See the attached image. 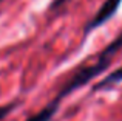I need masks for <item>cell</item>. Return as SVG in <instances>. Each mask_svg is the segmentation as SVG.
Returning a JSON list of instances; mask_svg holds the SVG:
<instances>
[{"label":"cell","mask_w":122,"mask_h":121,"mask_svg":"<svg viewBox=\"0 0 122 121\" xmlns=\"http://www.w3.org/2000/svg\"><path fill=\"white\" fill-rule=\"evenodd\" d=\"M119 50H122V33L110 44V45H107L101 53H99L97 59H96V62L93 64V65H86L85 68H82L81 72L76 73L74 78H73L71 81H70L68 84L62 88V92L56 96V101H57V103H60L66 95L76 92L77 88H81L85 84H88L93 78H96L97 75H101V73L104 72L108 65H110L111 59L116 56V53L119 51Z\"/></svg>","instance_id":"cell-1"},{"label":"cell","mask_w":122,"mask_h":121,"mask_svg":"<svg viewBox=\"0 0 122 121\" xmlns=\"http://www.w3.org/2000/svg\"><path fill=\"white\" fill-rule=\"evenodd\" d=\"M121 3H122V0H105V3L99 8V11L96 12V16L85 25L83 33L88 34L90 31L102 27L107 20H110V19L116 14V11H117V8H119Z\"/></svg>","instance_id":"cell-2"},{"label":"cell","mask_w":122,"mask_h":121,"mask_svg":"<svg viewBox=\"0 0 122 121\" xmlns=\"http://www.w3.org/2000/svg\"><path fill=\"white\" fill-rule=\"evenodd\" d=\"M119 82H122V67H121V68H117V70H114V72H111L110 75H107L101 82H97V85L93 87V90H94V92L108 90V88L117 85Z\"/></svg>","instance_id":"cell-3"},{"label":"cell","mask_w":122,"mask_h":121,"mask_svg":"<svg viewBox=\"0 0 122 121\" xmlns=\"http://www.w3.org/2000/svg\"><path fill=\"white\" fill-rule=\"evenodd\" d=\"M59 104L60 103H57V101L54 99L53 103H50L48 106H45L39 113L33 115L31 118H28L26 121H51V118H53V116L56 115V112L59 110Z\"/></svg>","instance_id":"cell-4"},{"label":"cell","mask_w":122,"mask_h":121,"mask_svg":"<svg viewBox=\"0 0 122 121\" xmlns=\"http://www.w3.org/2000/svg\"><path fill=\"white\" fill-rule=\"evenodd\" d=\"M17 106V103H11V104H5V106H0V121L3 118H6V116L9 115V113L12 112V109Z\"/></svg>","instance_id":"cell-5"},{"label":"cell","mask_w":122,"mask_h":121,"mask_svg":"<svg viewBox=\"0 0 122 121\" xmlns=\"http://www.w3.org/2000/svg\"><path fill=\"white\" fill-rule=\"evenodd\" d=\"M65 2H66V0H56V2L53 3V8H54V6H59V5H63Z\"/></svg>","instance_id":"cell-6"}]
</instances>
